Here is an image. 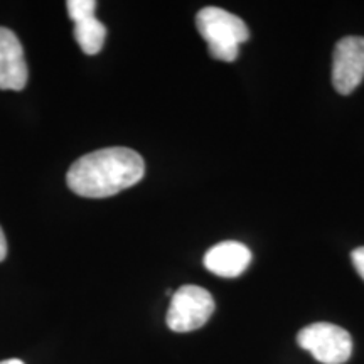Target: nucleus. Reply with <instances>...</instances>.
<instances>
[{
    "label": "nucleus",
    "mask_w": 364,
    "mask_h": 364,
    "mask_svg": "<svg viewBox=\"0 0 364 364\" xmlns=\"http://www.w3.org/2000/svg\"><path fill=\"white\" fill-rule=\"evenodd\" d=\"M7 257V240L6 235H4L2 228H0V262Z\"/></svg>",
    "instance_id": "nucleus-11"
},
{
    "label": "nucleus",
    "mask_w": 364,
    "mask_h": 364,
    "mask_svg": "<svg viewBox=\"0 0 364 364\" xmlns=\"http://www.w3.org/2000/svg\"><path fill=\"white\" fill-rule=\"evenodd\" d=\"M29 71L21 41L12 31L0 27V90L26 88Z\"/></svg>",
    "instance_id": "nucleus-6"
},
{
    "label": "nucleus",
    "mask_w": 364,
    "mask_h": 364,
    "mask_svg": "<svg viewBox=\"0 0 364 364\" xmlns=\"http://www.w3.org/2000/svg\"><path fill=\"white\" fill-rule=\"evenodd\" d=\"M0 364H24L21 359H6V361H0Z\"/></svg>",
    "instance_id": "nucleus-12"
},
{
    "label": "nucleus",
    "mask_w": 364,
    "mask_h": 364,
    "mask_svg": "<svg viewBox=\"0 0 364 364\" xmlns=\"http://www.w3.org/2000/svg\"><path fill=\"white\" fill-rule=\"evenodd\" d=\"M97 6L98 4L95 2V0H68L66 2L68 16H70V19L73 22L83 19V17L95 16Z\"/></svg>",
    "instance_id": "nucleus-9"
},
{
    "label": "nucleus",
    "mask_w": 364,
    "mask_h": 364,
    "mask_svg": "<svg viewBox=\"0 0 364 364\" xmlns=\"http://www.w3.org/2000/svg\"><path fill=\"white\" fill-rule=\"evenodd\" d=\"M215 309V299L206 289L184 285L172 294L166 322L171 331L191 332L206 324Z\"/></svg>",
    "instance_id": "nucleus-3"
},
{
    "label": "nucleus",
    "mask_w": 364,
    "mask_h": 364,
    "mask_svg": "<svg viewBox=\"0 0 364 364\" xmlns=\"http://www.w3.org/2000/svg\"><path fill=\"white\" fill-rule=\"evenodd\" d=\"M252 252L238 241H221L204 255V267L223 279H235L247 270Z\"/></svg>",
    "instance_id": "nucleus-7"
},
{
    "label": "nucleus",
    "mask_w": 364,
    "mask_h": 364,
    "mask_svg": "<svg viewBox=\"0 0 364 364\" xmlns=\"http://www.w3.org/2000/svg\"><path fill=\"white\" fill-rule=\"evenodd\" d=\"M364 80V38L348 36L336 44L332 85L341 95H351Z\"/></svg>",
    "instance_id": "nucleus-5"
},
{
    "label": "nucleus",
    "mask_w": 364,
    "mask_h": 364,
    "mask_svg": "<svg viewBox=\"0 0 364 364\" xmlns=\"http://www.w3.org/2000/svg\"><path fill=\"white\" fill-rule=\"evenodd\" d=\"M353 265L356 268V272L359 273V277L364 280V247L356 248L351 255Z\"/></svg>",
    "instance_id": "nucleus-10"
},
{
    "label": "nucleus",
    "mask_w": 364,
    "mask_h": 364,
    "mask_svg": "<svg viewBox=\"0 0 364 364\" xmlns=\"http://www.w3.org/2000/svg\"><path fill=\"white\" fill-rule=\"evenodd\" d=\"M297 343L322 364H344L353 354V339L343 327L317 322L299 332Z\"/></svg>",
    "instance_id": "nucleus-4"
},
{
    "label": "nucleus",
    "mask_w": 364,
    "mask_h": 364,
    "mask_svg": "<svg viewBox=\"0 0 364 364\" xmlns=\"http://www.w3.org/2000/svg\"><path fill=\"white\" fill-rule=\"evenodd\" d=\"M199 34L208 43L209 54L225 63H233L240 46L250 39L247 24L235 14L220 7H204L196 16Z\"/></svg>",
    "instance_id": "nucleus-2"
},
{
    "label": "nucleus",
    "mask_w": 364,
    "mask_h": 364,
    "mask_svg": "<svg viewBox=\"0 0 364 364\" xmlns=\"http://www.w3.org/2000/svg\"><path fill=\"white\" fill-rule=\"evenodd\" d=\"M145 174L139 152L127 147H108L80 157L66 176L68 188L83 198H110L132 188Z\"/></svg>",
    "instance_id": "nucleus-1"
},
{
    "label": "nucleus",
    "mask_w": 364,
    "mask_h": 364,
    "mask_svg": "<svg viewBox=\"0 0 364 364\" xmlns=\"http://www.w3.org/2000/svg\"><path fill=\"white\" fill-rule=\"evenodd\" d=\"M75 39L80 44L81 51L88 56L98 54L102 51L105 39H107V27L100 22L95 16L83 17L75 21Z\"/></svg>",
    "instance_id": "nucleus-8"
}]
</instances>
